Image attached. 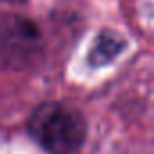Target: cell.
Listing matches in <instances>:
<instances>
[{"mask_svg":"<svg viewBox=\"0 0 154 154\" xmlns=\"http://www.w3.org/2000/svg\"><path fill=\"white\" fill-rule=\"evenodd\" d=\"M29 132L51 154H74L85 140L84 116L58 103H44L29 118Z\"/></svg>","mask_w":154,"mask_h":154,"instance_id":"6da1fadb","label":"cell"},{"mask_svg":"<svg viewBox=\"0 0 154 154\" xmlns=\"http://www.w3.org/2000/svg\"><path fill=\"white\" fill-rule=\"evenodd\" d=\"M42 53L38 27L18 15L0 17V69L22 71L36 63Z\"/></svg>","mask_w":154,"mask_h":154,"instance_id":"7a4b0ae2","label":"cell"},{"mask_svg":"<svg viewBox=\"0 0 154 154\" xmlns=\"http://www.w3.org/2000/svg\"><path fill=\"white\" fill-rule=\"evenodd\" d=\"M123 45H125V40H123L122 35H118L114 31H102L96 36V40H94V44L91 47L89 63L94 65V67L109 63L112 58H116L120 54Z\"/></svg>","mask_w":154,"mask_h":154,"instance_id":"3957f363","label":"cell"}]
</instances>
